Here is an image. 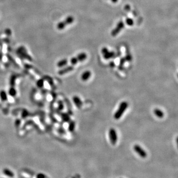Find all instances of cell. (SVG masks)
<instances>
[{
    "instance_id": "21",
    "label": "cell",
    "mask_w": 178,
    "mask_h": 178,
    "mask_svg": "<svg viewBox=\"0 0 178 178\" xmlns=\"http://www.w3.org/2000/svg\"><path fill=\"white\" fill-rule=\"evenodd\" d=\"M29 115V113H28V111L27 110H23L22 112V113H21V116H22V117L23 118H25L27 117Z\"/></svg>"
},
{
    "instance_id": "30",
    "label": "cell",
    "mask_w": 178,
    "mask_h": 178,
    "mask_svg": "<svg viewBox=\"0 0 178 178\" xmlns=\"http://www.w3.org/2000/svg\"><path fill=\"white\" fill-rule=\"evenodd\" d=\"M110 66H111V67H113L114 65H115V64H114V63L113 62H110Z\"/></svg>"
},
{
    "instance_id": "1",
    "label": "cell",
    "mask_w": 178,
    "mask_h": 178,
    "mask_svg": "<svg viewBox=\"0 0 178 178\" xmlns=\"http://www.w3.org/2000/svg\"><path fill=\"white\" fill-rule=\"evenodd\" d=\"M128 107V103L126 101H123L121 103L116 112L114 114V118L116 120L119 119L122 117L126 110Z\"/></svg>"
},
{
    "instance_id": "7",
    "label": "cell",
    "mask_w": 178,
    "mask_h": 178,
    "mask_svg": "<svg viewBox=\"0 0 178 178\" xmlns=\"http://www.w3.org/2000/svg\"><path fill=\"white\" fill-rule=\"evenodd\" d=\"M124 23L122 21H120L117 23L116 27L111 31V34L112 36H116L124 27Z\"/></svg>"
},
{
    "instance_id": "24",
    "label": "cell",
    "mask_w": 178,
    "mask_h": 178,
    "mask_svg": "<svg viewBox=\"0 0 178 178\" xmlns=\"http://www.w3.org/2000/svg\"><path fill=\"white\" fill-rule=\"evenodd\" d=\"M15 77L14 76H11V77L10 78V85L12 86V87H14V86L15 85Z\"/></svg>"
},
{
    "instance_id": "9",
    "label": "cell",
    "mask_w": 178,
    "mask_h": 178,
    "mask_svg": "<svg viewBox=\"0 0 178 178\" xmlns=\"http://www.w3.org/2000/svg\"><path fill=\"white\" fill-rule=\"evenodd\" d=\"M73 101L74 104H75L76 106H77V108H78V109H81L83 105V103L79 97L76 96H74L73 97Z\"/></svg>"
},
{
    "instance_id": "8",
    "label": "cell",
    "mask_w": 178,
    "mask_h": 178,
    "mask_svg": "<svg viewBox=\"0 0 178 178\" xmlns=\"http://www.w3.org/2000/svg\"><path fill=\"white\" fill-rule=\"evenodd\" d=\"M74 69V66L73 65H69L65 68H63L59 71L58 73L60 75H63L67 73L71 72Z\"/></svg>"
},
{
    "instance_id": "15",
    "label": "cell",
    "mask_w": 178,
    "mask_h": 178,
    "mask_svg": "<svg viewBox=\"0 0 178 178\" xmlns=\"http://www.w3.org/2000/svg\"><path fill=\"white\" fill-rule=\"evenodd\" d=\"M0 98L3 101H6L8 100V95L7 93L5 91H1L0 92Z\"/></svg>"
},
{
    "instance_id": "13",
    "label": "cell",
    "mask_w": 178,
    "mask_h": 178,
    "mask_svg": "<svg viewBox=\"0 0 178 178\" xmlns=\"http://www.w3.org/2000/svg\"><path fill=\"white\" fill-rule=\"evenodd\" d=\"M67 63L68 60L67 59H62L57 63V66L60 68L64 67L67 64Z\"/></svg>"
},
{
    "instance_id": "20",
    "label": "cell",
    "mask_w": 178,
    "mask_h": 178,
    "mask_svg": "<svg viewBox=\"0 0 178 178\" xmlns=\"http://www.w3.org/2000/svg\"><path fill=\"white\" fill-rule=\"evenodd\" d=\"M64 109V104L61 100H59L58 102V109L59 111H62Z\"/></svg>"
},
{
    "instance_id": "5",
    "label": "cell",
    "mask_w": 178,
    "mask_h": 178,
    "mask_svg": "<svg viewBox=\"0 0 178 178\" xmlns=\"http://www.w3.org/2000/svg\"><path fill=\"white\" fill-rule=\"evenodd\" d=\"M109 138L110 143L112 144L115 145L117 141V134L116 130L113 129L111 128L109 130Z\"/></svg>"
},
{
    "instance_id": "11",
    "label": "cell",
    "mask_w": 178,
    "mask_h": 178,
    "mask_svg": "<svg viewBox=\"0 0 178 178\" xmlns=\"http://www.w3.org/2000/svg\"><path fill=\"white\" fill-rule=\"evenodd\" d=\"M61 118L63 122H69L70 121V117L67 113H62L60 115Z\"/></svg>"
},
{
    "instance_id": "6",
    "label": "cell",
    "mask_w": 178,
    "mask_h": 178,
    "mask_svg": "<svg viewBox=\"0 0 178 178\" xmlns=\"http://www.w3.org/2000/svg\"><path fill=\"white\" fill-rule=\"evenodd\" d=\"M133 149L136 153L142 158H145L147 156V153L146 151L138 144H135L133 147Z\"/></svg>"
},
{
    "instance_id": "3",
    "label": "cell",
    "mask_w": 178,
    "mask_h": 178,
    "mask_svg": "<svg viewBox=\"0 0 178 178\" xmlns=\"http://www.w3.org/2000/svg\"><path fill=\"white\" fill-rule=\"evenodd\" d=\"M16 53L21 59H25L30 61H32V58L27 53V50L24 47H20L17 49Z\"/></svg>"
},
{
    "instance_id": "26",
    "label": "cell",
    "mask_w": 178,
    "mask_h": 178,
    "mask_svg": "<svg viewBox=\"0 0 178 178\" xmlns=\"http://www.w3.org/2000/svg\"><path fill=\"white\" fill-rule=\"evenodd\" d=\"M108 51H109V49H108L106 48H105V47H104L102 49H101V53L103 54H105Z\"/></svg>"
},
{
    "instance_id": "14",
    "label": "cell",
    "mask_w": 178,
    "mask_h": 178,
    "mask_svg": "<svg viewBox=\"0 0 178 178\" xmlns=\"http://www.w3.org/2000/svg\"><path fill=\"white\" fill-rule=\"evenodd\" d=\"M114 55H115V53H114V52L113 51L110 52L109 50V51H108L106 53L103 54V56H104V58L105 59H110L112 58L114 56Z\"/></svg>"
},
{
    "instance_id": "2",
    "label": "cell",
    "mask_w": 178,
    "mask_h": 178,
    "mask_svg": "<svg viewBox=\"0 0 178 178\" xmlns=\"http://www.w3.org/2000/svg\"><path fill=\"white\" fill-rule=\"evenodd\" d=\"M74 21V18L72 16L67 17L64 21L59 22L57 25V28L59 30L64 29L67 25L72 24Z\"/></svg>"
},
{
    "instance_id": "16",
    "label": "cell",
    "mask_w": 178,
    "mask_h": 178,
    "mask_svg": "<svg viewBox=\"0 0 178 178\" xmlns=\"http://www.w3.org/2000/svg\"><path fill=\"white\" fill-rule=\"evenodd\" d=\"M76 123L74 121H70L69 122V124L68 125V131L70 132H73L75 128Z\"/></svg>"
},
{
    "instance_id": "19",
    "label": "cell",
    "mask_w": 178,
    "mask_h": 178,
    "mask_svg": "<svg viewBox=\"0 0 178 178\" xmlns=\"http://www.w3.org/2000/svg\"><path fill=\"white\" fill-rule=\"evenodd\" d=\"M126 23L128 26H133L134 24V21L132 18H127L126 20Z\"/></svg>"
},
{
    "instance_id": "29",
    "label": "cell",
    "mask_w": 178,
    "mask_h": 178,
    "mask_svg": "<svg viewBox=\"0 0 178 178\" xmlns=\"http://www.w3.org/2000/svg\"><path fill=\"white\" fill-rule=\"evenodd\" d=\"M125 9L127 10H129L130 9V7L129 5H126L125 7Z\"/></svg>"
},
{
    "instance_id": "12",
    "label": "cell",
    "mask_w": 178,
    "mask_h": 178,
    "mask_svg": "<svg viewBox=\"0 0 178 178\" xmlns=\"http://www.w3.org/2000/svg\"><path fill=\"white\" fill-rule=\"evenodd\" d=\"M153 112L155 115V116H157L158 118H162L164 116V112L161 110H160V109H155L154 110Z\"/></svg>"
},
{
    "instance_id": "18",
    "label": "cell",
    "mask_w": 178,
    "mask_h": 178,
    "mask_svg": "<svg viewBox=\"0 0 178 178\" xmlns=\"http://www.w3.org/2000/svg\"><path fill=\"white\" fill-rule=\"evenodd\" d=\"M37 86L39 88H42L43 87L44 85V81L42 79H40L39 80H38L37 82L36 83Z\"/></svg>"
},
{
    "instance_id": "32",
    "label": "cell",
    "mask_w": 178,
    "mask_h": 178,
    "mask_svg": "<svg viewBox=\"0 0 178 178\" xmlns=\"http://www.w3.org/2000/svg\"><path fill=\"white\" fill-rule=\"evenodd\" d=\"M80 176L79 175H76L74 178H80Z\"/></svg>"
},
{
    "instance_id": "31",
    "label": "cell",
    "mask_w": 178,
    "mask_h": 178,
    "mask_svg": "<svg viewBox=\"0 0 178 178\" xmlns=\"http://www.w3.org/2000/svg\"><path fill=\"white\" fill-rule=\"evenodd\" d=\"M111 1L112 2V3H117L118 0H111Z\"/></svg>"
},
{
    "instance_id": "27",
    "label": "cell",
    "mask_w": 178,
    "mask_h": 178,
    "mask_svg": "<svg viewBox=\"0 0 178 178\" xmlns=\"http://www.w3.org/2000/svg\"><path fill=\"white\" fill-rule=\"evenodd\" d=\"M125 59L126 60H127V61H131V59H132V56H131V55L128 54V55H127L126 56Z\"/></svg>"
},
{
    "instance_id": "17",
    "label": "cell",
    "mask_w": 178,
    "mask_h": 178,
    "mask_svg": "<svg viewBox=\"0 0 178 178\" xmlns=\"http://www.w3.org/2000/svg\"><path fill=\"white\" fill-rule=\"evenodd\" d=\"M16 91L14 87H11L10 88L9 90V94L10 96L12 97H14L16 95Z\"/></svg>"
},
{
    "instance_id": "28",
    "label": "cell",
    "mask_w": 178,
    "mask_h": 178,
    "mask_svg": "<svg viewBox=\"0 0 178 178\" xmlns=\"http://www.w3.org/2000/svg\"><path fill=\"white\" fill-rule=\"evenodd\" d=\"M3 58V53H2V47H1V49H0V61H2Z\"/></svg>"
},
{
    "instance_id": "25",
    "label": "cell",
    "mask_w": 178,
    "mask_h": 178,
    "mask_svg": "<svg viewBox=\"0 0 178 178\" xmlns=\"http://www.w3.org/2000/svg\"><path fill=\"white\" fill-rule=\"evenodd\" d=\"M1 40H2V42H4V43H5L7 44H9L10 42V39L8 38H4V39H2Z\"/></svg>"
},
{
    "instance_id": "4",
    "label": "cell",
    "mask_w": 178,
    "mask_h": 178,
    "mask_svg": "<svg viewBox=\"0 0 178 178\" xmlns=\"http://www.w3.org/2000/svg\"><path fill=\"white\" fill-rule=\"evenodd\" d=\"M87 58V55L85 53H82L77 55V56L73 57L70 59V63L72 65H74L77 64L79 62L84 61Z\"/></svg>"
},
{
    "instance_id": "22",
    "label": "cell",
    "mask_w": 178,
    "mask_h": 178,
    "mask_svg": "<svg viewBox=\"0 0 178 178\" xmlns=\"http://www.w3.org/2000/svg\"><path fill=\"white\" fill-rule=\"evenodd\" d=\"M126 61V60L125 58H122L121 59H120V65L118 67L119 69H121V68H122V67H123V65L124 64V63Z\"/></svg>"
},
{
    "instance_id": "23",
    "label": "cell",
    "mask_w": 178,
    "mask_h": 178,
    "mask_svg": "<svg viewBox=\"0 0 178 178\" xmlns=\"http://www.w3.org/2000/svg\"><path fill=\"white\" fill-rule=\"evenodd\" d=\"M5 33L7 36H10L11 35L12 32L10 29L7 28V29H5Z\"/></svg>"
},
{
    "instance_id": "10",
    "label": "cell",
    "mask_w": 178,
    "mask_h": 178,
    "mask_svg": "<svg viewBox=\"0 0 178 178\" xmlns=\"http://www.w3.org/2000/svg\"><path fill=\"white\" fill-rule=\"evenodd\" d=\"M92 73L90 71H86L84 73H83L81 75V79L83 81H87L91 76Z\"/></svg>"
}]
</instances>
